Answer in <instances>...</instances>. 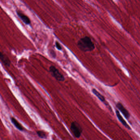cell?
Returning a JSON list of instances; mask_svg holds the SVG:
<instances>
[{
    "mask_svg": "<svg viewBox=\"0 0 140 140\" xmlns=\"http://www.w3.org/2000/svg\"><path fill=\"white\" fill-rule=\"evenodd\" d=\"M77 46L81 51L84 52H91L95 49V44L88 36L80 39L77 42Z\"/></svg>",
    "mask_w": 140,
    "mask_h": 140,
    "instance_id": "cell-1",
    "label": "cell"
},
{
    "mask_svg": "<svg viewBox=\"0 0 140 140\" xmlns=\"http://www.w3.org/2000/svg\"><path fill=\"white\" fill-rule=\"evenodd\" d=\"M49 72L52 76L58 82H64L65 77L59 70L54 66H50L49 67Z\"/></svg>",
    "mask_w": 140,
    "mask_h": 140,
    "instance_id": "cell-2",
    "label": "cell"
},
{
    "mask_svg": "<svg viewBox=\"0 0 140 140\" xmlns=\"http://www.w3.org/2000/svg\"><path fill=\"white\" fill-rule=\"evenodd\" d=\"M70 129L74 137L77 138L80 137L82 132V129L78 122L76 121L72 122L71 125Z\"/></svg>",
    "mask_w": 140,
    "mask_h": 140,
    "instance_id": "cell-3",
    "label": "cell"
},
{
    "mask_svg": "<svg viewBox=\"0 0 140 140\" xmlns=\"http://www.w3.org/2000/svg\"><path fill=\"white\" fill-rule=\"evenodd\" d=\"M16 13L18 17L21 19V20L24 23V24L27 25H29L31 24V21L27 16L19 10H17Z\"/></svg>",
    "mask_w": 140,
    "mask_h": 140,
    "instance_id": "cell-4",
    "label": "cell"
},
{
    "mask_svg": "<svg viewBox=\"0 0 140 140\" xmlns=\"http://www.w3.org/2000/svg\"><path fill=\"white\" fill-rule=\"evenodd\" d=\"M116 106L117 108L122 113L124 116H125V117L127 119H129L130 117L129 112L124 106L122 104V103L120 102H118L116 104Z\"/></svg>",
    "mask_w": 140,
    "mask_h": 140,
    "instance_id": "cell-5",
    "label": "cell"
},
{
    "mask_svg": "<svg viewBox=\"0 0 140 140\" xmlns=\"http://www.w3.org/2000/svg\"><path fill=\"white\" fill-rule=\"evenodd\" d=\"M0 59L4 65L7 67H10L11 64L10 60L7 56L3 54L2 52H0Z\"/></svg>",
    "mask_w": 140,
    "mask_h": 140,
    "instance_id": "cell-6",
    "label": "cell"
},
{
    "mask_svg": "<svg viewBox=\"0 0 140 140\" xmlns=\"http://www.w3.org/2000/svg\"><path fill=\"white\" fill-rule=\"evenodd\" d=\"M115 112H116V116L117 117V118L119 120L120 122L122 124V125H123L124 126L126 127L127 129H131L130 127H129V125L127 123L126 121L122 117L118 111L116 110L115 111Z\"/></svg>",
    "mask_w": 140,
    "mask_h": 140,
    "instance_id": "cell-7",
    "label": "cell"
},
{
    "mask_svg": "<svg viewBox=\"0 0 140 140\" xmlns=\"http://www.w3.org/2000/svg\"><path fill=\"white\" fill-rule=\"evenodd\" d=\"M92 92H93V93L95 96H97V97H98V99H99L101 102H102L103 103H104V104H105L106 105H107L106 104V102L105 99V97H104V96H103L102 95H101V94L98 91H97L95 89H92Z\"/></svg>",
    "mask_w": 140,
    "mask_h": 140,
    "instance_id": "cell-8",
    "label": "cell"
},
{
    "mask_svg": "<svg viewBox=\"0 0 140 140\" xmlns=\"http://www.w3.org/2000/svg\"><path fill=\"white\" fill-rule=\"evenodd\" d=\"M11 119V122H12V124L14 125V126L17 129H19V130L21 131H23V127L22 126V125H21L19 123V122H18L17 120L16 119L14 118V117H11L10 118Z\"/></svg>",
    "mask_w": 140,
    "mask_h": 140,
    "instance_id": "cell-9",
    "label": "cell"
},
{
    "mask_svg": "<svg viewBox=\"0 0 140 140\" xmlns=\"http://www.w3.org/2000/svg\"><path fill=\"white\" fill-rule=\"evenodd\" d=\"M37 134L38 137L41 139H46L47 138V134L43 131H38L37 132Z\"/></svg>",
    "mask_w": 140,
    "mask_h": 140,
    "instance_id": "cell-10",
    "label": "cell"
},
{
    "mask_svg": "<svg viewBox=\"0 0 140 140\" xmlns=\"http://www.w3.org/2000/svg\"><path fill=\"white\" fill-rule=\"evenodd\" d=\"M56 47L58 50L61 51L62 49V47L61 46V44H60V43L57 42L56 41L55 43Z\"/></svg>",
    "mask_w": 140,
    "mask_h": 140,
    "instance_id": "cell-11",
    "label": "cell"
},
{
    "mask_svg": "<svg viewBox=\"0 0 140 140\" xmlns=\"http://www.w3.org/2000/svg\"><path fill=\"white\" fill-rule=\"evenodd\" d=\"M50 54L51 56L54 58H55L56 57V54L55 52H54L53 50L50 51Z\"/></svg>",
    "mask_w": 140,
    "mask_h": 140,
    "instance_id": "cell-12",
    "label": "cell"
}]
</instances>
